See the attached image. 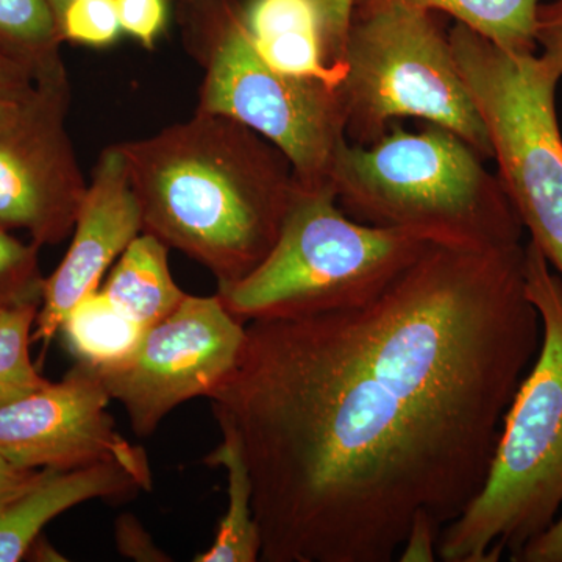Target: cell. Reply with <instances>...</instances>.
<instances>
[{
    "label": "cell",
    "instance_id": "7",
    "mask_svg": "<svg viewBox=\"0 0 562 562\" xmlns=\"http://www.w3.org/2000/svg\"><path fill=\"white\" fill-rule=\"evenodd\" d=\"M443 14L391 0H355L341 94L350 144L371 146L402 120L441 125L486 160V125L461 77Z\"/></svg>",
    "mask_w": 562,
    "mask_h": 562
},
{
    "label": "cell",
    "instance_id": "10",
    "mask_svg": "<svg viewBox=\"0 0 562 562\" xmlns=\"http://www.w3.org/2000/svg\"><path fill=\"white\" fill-rule=\"evenodd\" d=\"M72 90L60 66L36 79L20 113L0 125V227L58 246L72 235L88 181L68 132Z\"/></svg>",
    "mask_w": 562,
    "mask_h": 562
},
{
    "label": "cell",
    "instance_id": "26",
    "mask_svg": "<svg viewBox=\"0 0 562 562\" xmlns=\"http://www.w3.org/2000/svg\"><path fill=\"white\" fill-rule=\"evenodd\" d=\"M536 43L541 47L538 60L552 79H562V0L541 3L536 22Z\"/></svg>",
    "mask_w": 562,
    "mask_h": 562
},
{
    "label": "cell",
    "instance_id": "27",
    "mask_svg": "<svg viewBox=\"0 0 562 562\" xmlns=\"http://www.w3.org/2000/svg\"><path fill=\"white\" fill-rule=\"evenodd\" d=\"M116 546L121 554L131 560L143 562L171 561L169 554L158 549L149 532L144 530L143 525L132 514H122L114 525Z\"/></svg>",
    "mask_w": 562,
    "mask_h": 562
},
{
    "label": "cell",
    "instance_id": "28",
    "mask_svg": "<svg viewBox=\"0 0 562 562\" xmlns=\"http://www.w3.org/2000/svg\"><path fill=\"white\" fill-rule=\"evenodd\" d=\"M442 528L432 522L425 514L414 517L408 535L398 552L402 562H432L439 558V539Z\"/></svg>",
    "mask_w": 562,
    "mask_h": 562
},
{
    "label": "cell",
    "instance_id": "15",
    "mask_svg": "<svg viewBox=\"0 0 562 562\" xmlns=\"http://www.w3.org/2000/svg\"><path fill=\"white\" fill-rule=\"evenodd\" d=\"M101 291L144 328L176 312L188 295L169 269V247L146 232L117 258Z\"/></svg>",
    "mask_w": 562,
    "mask_h": 562
},
{
    "label": "cell",
    "instance_id": "14",
    "mask_svg": "<svg viewBox=\"0 0 562 562\" xmlns=\"http://www.w3.org/2000/svg\"><path fill=\"white\" fill-rule=\"evenodd\" d=\"M246 18L255 46L272 68L341 85L346 69L325 61L319 21L310 0H250Z\"/></svg>",
    "mask_w": 562,
    "mask_h": 562
},
{
    "label": "cell",
    "instance_id": "19",
    "mask_svg": "<svg viewBox=\"0 0 562 562\" xmlns=\"http://www.w3.org/2000/svg\"><path fill=\"white\" fill-rule=\"evenodd\" d=\"M63 40L46 0H0V47L35 80L65 66Z\"/></svg>",
    "mask_w": 562,
    "mask_h": 562
},
{
    "label": "cell",
    "instance_id": "32",
    "mask_svg": "<svg viewBox=\"0 0 562 562\" xmlns=\"http://www.w3.org/2000/svg\"><path fill=\"white\" fill-rule=\"evenodd\" d=\"M47 5L50 7L52 13H54L55 21L60 20V16L63 14V11L68 9V5L70 2H74V0H46Z\"/></svg>",
    "mask_w": 562,
    "mask_h": 562
},
{
    "label": "cell",
    "instance_id": "24",
    "mask_svg": "<svg viewBox=\"0 0 562 562\" xmlns=\"http://www.w3.org/2000/svg\"><path fill=\"white\" fill-rule=\"evenodd\" d=\"M117 11L122 32L151 49L165 31L166 0H117Z\"/></svg>",
    "mask_w": 562,
    "mask_h": 562
},
{
    "label": "cell",
    "instance_id": "16",
    "mask_svg": "<svg viewBox=\"0 0 562 562\" xmlns=\"http://www.w3.org/2000/svg\"><path fill=\"white\" fill-rule=\"evenodd\" d=\"M222 442L206 454L210 468L227 472V513L222 516L216 539L195 562H255L261 558V536L254 508V482L241 446L233 432L221 430Z\"/></svg>",
    "mask_w": 562,
    "mask_h": 562
},
{
    "label": "cell",
    "instance_id": "11",
    "mask_svg": "<svg viewBox=\"0 0 562 562\" xmlns=\"http://www.w3.org/2000/svg\"><path fill=\"white\" fill-rule=\"evenodd\" d=\"M110 401L98 371L76 362L60 382L0 408V457L33 471L121 462L150 491L149 458L116 430Z\"/></svg>",
    "mask_w": 562,
    "mask_h": 562
},
{
    "label": "cell",
    "instance_id": "8",
    "mask_svg": "<svg viewBox=\"0 0 562 562\" xmlns=\"http://www.w3.org/2000/svg\"><path fill=\"white\" fill-rule=\"evenodd\" d=\"M454 60L486 125L498 180L530 241L562 280V136L558 81L538 55H514L454 22Z\"/></svg>",
    "mask_w": 562,
    "mask_h": 562
},
{
    "label": "cell",
    "instance_id": "29",
    "mask_svg": "<svg viewBox=\"0 0 562 562\" xmlns=\"http://www.w3.org/2000/svg\"><path fill=\"white\" fill-rule=\"evenodd\" d=\"M512 561L516 562H562V516L542 535L531 539Z\"/></svg>",
    "mask_w": 562,
    "mask_h": 562
},
{
    "label": "cell",
    "instance_id": "18",
    "mask_svg": "<svg viewBox=\"0 0 562 562\" xmlns=\"http://www.w3.org/2000/svg\"><path fill=\"white\" fill-rule=\"evenodd\" d=\"M435 11L514 55H535L539 0H391Z\"/></svg>",
    "mask_w": 562,
    "mask_h": 562
},
{
    "label": "cell",
    "instance_id": "21",
    "mask_svg": "<svg viewBox=\"0 0 562 562\" xmlns=\"http://www.w3.org/2000/svg\"><path fill=\"white\" fill-rule=\"evenodd\" d=\"M38 244L22 243L0 227V312L43 301Z\"/></svg>",
    "mask_w": 562,
    "mask_h": 562
},
{
    "label": "cell",
    "instance_id": "31",
    "mask_svg": "<svg viewBox=\"0 0 562 562\" xmlns=\"http://www.w3.org/2000/svg\"><path fill=\"white\" fill-rule=\"evenodd\" d=\"M25 557H32L31 560L33 561H66V558H63V554L58 553L57 550L54 549V546L47 542V539L43 538L41 535L36 538V541L32 543Z\"/></svg>",
    "mask_w": 562,
    "mask_h": 562
},
{
    "label": "cell",
    "instance_id": "30",
    "mask_svg": "<svg viewBox=\"0 0 562 562\" xmlns=\"http://www.w3.org/2000/svg\"><path fill=\"white\" fill-rule=\"evenodd\" d=\"M44 469H21L0 457V508L38 482Z\"/></svg>",
    "mask_w": 562,
    "mask_h": 562
},
{
    "label": "cell",
    "instance_id": "6",
    "mask_svg": "<svg viewBox=\"0 0 562 562\" xmlns=\"http://www.w3.org/2000/svg\"><path fill=\"white\" fill-rule=\"evenodd\" d=\"M430 246L413 233L351 220L333 188L301 187L268 257L244 279L217 284L216 294L241 322L355 308L382 294Z\"/></svg>",
    "mask_w": 562,
    "mask_h": 562
},
{
    "label": "cell",
    "instance_id": "17",
    "mask_svg": "<svg viewBox=\"0 0 562 562\" xmlns=\"http://www.w3.org/2000/svg\"><path fill=\"white\" fill-rule=\"evenodd\" d=\"M146 328L121 312L101 290L87 295L63 321L58 335L76 362L106 369L127 360Z\"/></svg>",
    "mask_w": 562,
    "mask_h": 562
},
{
    "label": "cell",
    "instance_id": "2",
    "mask_svg": "<svg viewBox=\"0 0 562 562\" xmlns=\"http://www.w3.org/2000/svg\"><path fill=\"white\" fill-rule=\"evenodd\" d=\"M120 146L144 232L199 262L217 284L261 265L301 192L279 147L222 114L195 110Z\"/></svg>",
    "mask_w": 562,
    "mask_h": 562
},
{
    "label": "cell",
    "instance_id": "23",
    "mask_svg": "<svg viewBox=\"0 0 562 562\" xmlns=\"http://www.w3.org/2000/svg\"><path fill=\"white\" fill-rule=\"evenodd\" d=\"M319 21L322 49L331 68H341L355 0H310Z\"/></svg>",
    "mask_w": 562,
    "mask_h": 562
},
{
    "label": "cell",
    "instance_id": "4",
    "mask_svg": "<svg viewBox=\"0 0 562 562\" xmlns=\"http://www.w3.org/2000/svg\"><path fill=\"white\" fill-rule=\"evenodd\" d=\"M483 161L449 128L427 122L408 132L395 122L371 146L344 144L331 188L347 216L373 227L458 249L520 244L522 222Z\"/></svg>",
    "mask_w": 562,
    "mask_h": 562
},
{
    "label": "cell",
    "instance_id": "3",
    "mask_svg": "<svg viewBox=\"0 0 562 562\" xmlns=\"http://www.w3.org/2000/svg\"><path fill=\"white\" fill-rule=\"evenodd\" d=\"M527 294L542 321V342L503 417L482 491L443 528L446 562L513 560L562 508V280L542 251L525 246Z\"/></svg>",
    "mask_w": 562,
    "mask_h": 562
},
{
    "label": "cell",
    "instance_id": "22",
    "mask_svg": "<svg viewBox=\"0 0 562 562\" xmlns=\"http://www.w3.org/2000/svg\"><path fill=\"white\" fill-rule=\"evenodd\" d=\"M63 43L105 47L122 33L117 0H74L58 20Z\"/></svg>",
    "mask_w": 562,
    "mask_h": 562
},
{
    "label": "cell",
    "instance_id": "20",
    "mask_svg": "<svg viewBox=\"0 0 562 562\" xmlns=\"http://www.w3.org/2000/svg\"><path fill=\"white\" fill-rule=\"evenodd\" d=\"M38 303L0 312V408L38 391L49 380L40 375L31 358Z\"/></svg>",
    "mask_w": 562,
    "mask_h": 562
},
{
    "label": "cell",
    "instance_id": "9",
    "mask_svg": "<svg viewBox=\"0 0 562 562\" xmlns=\"http://www.w3.org/2000/svg\"><path fill=\"white\" fill-rule=\"evenodd\" d=\"M244 322L220 295L188 294L176 312L146 328L127 360L95 369L111 401L127 412L133 431L149 438L181 403L209 398L235 368Z\"/></svg>",
    "mask_w": 562,
    "mask_h": 562
},
{
    "label": "cell",
    "instance_id": "25",
    "mask_svg": "<svg viewBox=\"0 0 562 562\" xmlns=\"http://www.w3.org/2000/svg\"><path fill=\"white\" fill-rule=\"evenodd\" d=\"M31 70L0 47V125L13 120L35 91Z\"/></svg>",
    "mask_w": 562,
    "mask_h": 562
},
{
    "label": "cell",
    "instance_id": "1",
    "mask_svg": "<svg viewBox=\"0 0 562 562\" xmlns=\"http://www.w3.org/2000/svg\"><path fill=\"white\" fill-rule=\"evenodd\" d=\"M542 342L525 246L431 244L373 301L250 321L210 395L254 482L266 562H391L482 491Z\"/></svg>",
    "mask_w": 562,
    "mask_h": 562
},
{
    "label": "cell",
    "instance_id": "13",
    "mask_svg": "<svg viewBox=\"0 0 562 562\" xmlns=\"http://www.w3.org/2000/svg\"><path fill=\"white\" fill-rule=\"evenodd\" d=\"M147 491L121 462H94L68 471L44 469L38 482L0 508V562L25 558L55 517L95 498H124Z\"/></svg>",
    "mask_w": 562,
    "mask_h": 562
},
{
    "label": "cell",
    "instance_id": "5",
    "mask_svg": "<svg viewBox=\"0 0 562 562\" xmlns=\"http://www.w3.org/2000/svg\"><path fill=\"white\" fill-rule=\"evenodd\" d=\"M181 43L201 66L195 110L241 122L279 147L305 190L331 188L347 143L339 85L290 76L261 57L239 0H177Z\"/></svg>",
    "mask_w": 562,
    "mask_h": 562
},
{
    "label": "cell",
    "instance_id": "12",
    "mask_svg": "<svg viewBox=\"0 0 562 562\" xmlns=\"http://www.w3.org/2000/svg\"><path fill=\"white\" fill-rule=\"evenodd\" d=\"M143 232V211L127 161L120 143L111 144L92 168L69 249L58 268L44 279L32 341L43 344L46 350L74 306L101 290L103 276Z\"/></svg>",
    "mask_w": 562,
    "mask_h": 562
}]
</instances>
